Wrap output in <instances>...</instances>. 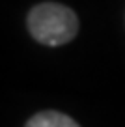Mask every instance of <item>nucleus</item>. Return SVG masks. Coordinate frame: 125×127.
<instances>
[{
  "instance_id": "obj_1",
  "label": "nucleus",
  "mask_w": 125,
  "mask_h": 127,
  "mask_svg": "<svg viewBox=\"0 0 125 127\" xmlns=\"http://www.w3.org/2000/svg\"><path fill=\"white\" fill-rule=\"evenodd\" d=\"M30 36L47 47H60L73 41L78 34V17L71 8L58 2H41L26 15Z\"/></svg>"
},
{
  "instance_id": "obj_2",
  "label": "nucleus",
  "mask_w": 125,
  "mask_h": 127,
  "mask_svg": "<svg viewBox=\"0 0 125 127\" xmlns=\"http://www.w3.org/2000/svg\"><path fill=\"white\" fill-rule=\"evenodd\" d=\"M24 127H80L71 116L58 110H41L34 114Z\"/></svg>"
}]
</instances>
